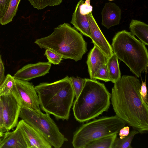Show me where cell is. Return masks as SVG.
Returning <instances> with one entry per match:
<instances>
[{
  "label": "cell",
  "instance_id": "obj_1",
  "mask_svg": "<svg viewBox=\"0 0 148 148\" xmlns=\"http://www.w3.org/2000/svg\"><path fill=\"white\" fill-rule=\"evenodd\" d=\"M111 103L116 115L140 134L148 131V104L140 94L141 83L136 77L124 75L114 83Z\"/></svg>",
  "mask_w": 148,
  "mask_h": 148
},
{
  "label": "cell",
  "instance_id": "obj_2",
  "mask_svg": "<svg viewBox=\"0 0 148 148\" xmlns=\"http://www.w3.org/2000/svg\"><path fill=\"white\" fill-rule=\"evenodd\" d=\"M34 87L42 110L58 119H69L75 97L70 77L51 83H41Z\"/></svg>",
  "mask_w": 148,
  "mask_h": 148
},
{
  "label": "cell",
  "instance_id": "obj_3",
  "mask_svg": "<svg viewBox=\"0 0 148 148\" xmlns=\"http://www.w3.org/2000/svg\"><path fill=\"white\" fill-rule=\"evenodd\" d=\"M110 98L111 94L104 84L85 78L83 88L73 104L75 118L80 123L96 118L108 110Z\"/></svg>",
  "mask_w": 148,
  "mask_h": 148
},
{
  "label": "cell",
  "instance_id": "obj_4",
  "mask_svg": "<svg viewBox=\"0 0 148 148\" xmlns=\"http://www.w3.org/2000/svg\"><path fill=\"white\" fill-rule=\"evenodd\" d=\"M34 43L40 48L53 51L64 59L81 60L87 51V43L82 35L68 23L55 28L50 35L37 39Z\"/></svg>",
  "mask_w": 148,
  "mask_h": 148
},
{
  "label": "cell",
  "instance_id": "obj_5",
  "mask_svg": "<svg viewBox=\"0 0 148 148\" xmlns=\"http://www.w3.org/2000/svg\"><path fill=\"white\" fill-rule=\"evenodd\" d=\"M145 45L130 32L124 30L115 34L111 46L118 59L139 77L148 66V53Z\"/></svg>",
  "mask_w": 148,
  "mask_h": 148
},
{
  "label": "cell",
  "instance_id": "obj_6",
  "mask_svg": "<svg viewBox=\"0 0 148 148\" xmlns=\"http://www.w3.org/2000/svg\"><path fill=\"white\" fill-rule=\"evenodd\" d=\"M126 123L116 115L103 116L82 125L74 133L72 144L75 148H85L94 140L119 133Z\"/></svg>",
  "mask_w": 148,
  "mask_h": 148
},
{
  "label": "cell",
  "instance_id": "obj_7",
  "mask_svg": "<svg viewBox=\"0 0 148 148\" xmlns=\"http://www.w3.org/2000/svg\"><path fill=\"white\" fill-rule=\"evenodd\" d=\"M19 117L39 132L55 148L61 147L68 139L60 132L50 114L40 110L21 108Z\"/></svg>",
  "mask_w": 148,
  "mask_h": 148
},
{
  "label": "cell",
  "instance_id": "obj_8",
  "mask_svg": "<svg viewBox=\"0 0 148 148\" xmlns=\"http://www.w3.org/2000/svg\"><path fill=\"white\" fill-rule=\"evenodd\" d=\"M12 93L21 108L40 110L38 96L32 83L15 78Z\"/></svg>",
  "mask_w": 148,
  "mask_h": 148
},
{
  "label": "cell",
  "instance_id": "obj_9",
  "mask_svg": "<svg viewBox=\"0 0 148 148\" xmlns=\"http://www.w3.org/2000/svg\"><path fill=\"white\" fill-rule=\"evenodd\" d=\"M0 98L2 105L4 127L8 132L16 126L21 106L12 92Z\"/></svg>",
  "mask_w": 148,
  "mask_h": 148
},
{
  "label": "cell",
  "instance_id": "obj_10",
  "mask_svg": "<svg viewBox=\"0 0 148 148\" xmlns=\"http://www.w3.org/2000/svg\"><path fill=\"white\" fill-rule=\"evenodd\" d=\"M90 37L94 46L98 47L107 57L113 53L111 45L103 34L94 18L92 12L87 14Z\"/></svg>",
  "mask_w": 148,
  "mask_h": 148
},
{
  "label": "cell",
  "instance_id": "obj_11",
  "mask_svg": "<svg viewBox=\"0 0 148 148\" xmlns=\"http://www.w3.org/2000/svg\"><path fill=\"white\" fill-rule=\"evenodd\" d=\"M27 148H51V145L36 130L22 119L18 123Z\"/></svg>",
  "mask_w": 148,
  "mask_h": 148
},
{
  "label": "cell",
  "instance_id": "obj_12",
  "mask_svg": "<svg viewBox=\"0 0 148 148\" xmlns=\"http://www.w3.org/2000/svg\"><path fill=\"white\" fill-rule=\"evenodd\" d=\"M51 66V64L49 62L28 64L18 70L13 76L16 79L29 81L48 73Z\"/></svg>",
  "mask_w": 148,
  "mask_h": 148
},
{
  "label": "cell",
  "instance_id": "obj_13",
  "mask_svg": "<svg viewBox=\"0 0 148 148\" xmlns=\"http://www.w3.org/2000/svg\"><path fill=\"white\" fill-rule=\"evenodd\" d=\"M121 10L115 3H106L101 12L102 25L108 29L119 24L121 19Z\"/></svg>",
  "mask_w": 148,
  "mask_h": 148
},
{
  "label": "cell",
  "instance_id": "obj_14",
  "mask_svg": "<svg viewBox=\"0 0 148 148\" xmlns=\"http://www.w3.org/2000/svg\"><path fill=\"white\" fill-rule=\"evenodd\" d=\"M108 59L98 47L94 46L88 54L86 61L90 79H94L96 73L101 66L107 64Z\"/></svg>",
  "mask_w": 148,
  "mask_h": 148
},
{
  "label": "cell",
  "instance_id": "obj_15",
  "mask_svg": "<svg viewBox=\"0 0 148 148\" xmlns=\"http://www.w3.org/2000/svg\"><path fill=\"white\" fill-rule=\"evenodd\" d=\"M0 143V148H27V145L18 125L14 130L7 132Z\"/></svg>",
  "mask_w": 148,
  "mask_h": 148
},
{
  "label": "cell",
  "instance_id": "obj_16",
  "mask_svg": "<svg viewBox=\"0 0 148 148\" xmlns=\"http://www.w3.org/2000/svg\"><path fill=\"white\" fill-rule=\"evenodd\" d=\"M71 23L83 34L90 38L89 25L87 14L83 13L80 11L78 3L73 13Z\"/></svg>",
  "mask_w": 148,
  "mask_h": 148
},
{
  "label": "cell",
  "instance_id": "obj_17",
  "mask_svg": "<svg viewBox=\"0 0 148 148\" xmlns=\"http://www.w3.org/2000/svg\"><path fill=\"white\" fill-rule=\"evenodd\" d=\"M130 32L136 36L145 45H148V25L140 21L132 20L129 25Z\"/></svg>",
  "mask_w": 148,
  "mask_h": 148
},
{
  "label": "cell",
  "instance_id": "obj_18",
  "mask_svg": "<svg viewBox=\"0 0 148 148\" xmlns=\"http://www.w3.org/2000/svg\"><path fill=\"white\" fill-rule=\"evenodd\" d=\"M106 64L111 82L114 83L121 77L118 59L114 53L108 58Z\"/></svg>",
  "mask_w": 148,
  "mask_h": 148
},
{
  "label": "cell",
  "instance_id": "obj_19",
  "mask_svg": "<svg viewBox=\"0 0 148 148\" xmlns=\"http://www.w3.org/2000/svg\"><path fill=\"white\" fill-rule=\"evenodd\" d=\"M117 134H114L95 140L85 148H112Z\"/></svg>",
  "mask_w": 148,
  "mask_h": 148
},
{
  "label": "cell",
  "instance_id": "obj_20",
  "mask_svg": "<svg viewBox=\"0 0 148 148\" xmlns=\"http://www.w3.org/2000/svg\"><path fill=\"white\" fill-rule=\"evenodd\" d=\"M21 0H11L7 11L0 21L2 25H6L12 20L15 16Z\"/></svg>",
  "mask_w": 148,
  "mask_h": 148
},
{
  "label": "cell",
  "instance_id": "obj_21",
  "mask_svg": "<svg viewBox=\"0 0 148 148\" xmlns=\"http://www.w3.org/2000/svg\"><path fill=\"white\" fill-rule=\"evenodd\" d=\"M139 132L137 130L134 129L129 132L128 136L120 139L116 138L112 148H132L131 143L134 136Z\"/></svg>",
  "mask_w": 148,
  "mask_h": 148
},
{
  "label": "cell",
  "instance_id": "obj_22",
  "mask_svg": "<svg viewBox=\"0 0 148 148\" xmlns=\"http://www.w3.org/2000/svg\"><path fill=\"white\" fill-rule=\"evenodd\" d=\"M15 78L10 74H7L0 85V97L11 93L15 85Z\"/></svg>",
  "mask_w": 148,
  "mask_h": 148
},
{
  "label": "cell",
  "instance_id": "obj_23",
  "mask_svg": "<svg viewBox=\"0 0 148 148\" xmlns=\"http://www.w3.org/2000/svg\"><path fill=\"white\" fill-rule=\"evenodd\" d=\"M34 8L41 10L49 6H53L60 5L63 0H28Z\"/></svg>",
  "mask_w": 148,
  "mask_h": 148
},
{
  "label": "cell",
  "instance_id": "obj_24",
  "mask_svg": "<svg viewBox=\"0 0 148 148\" xmlns=\"http://www.w3.org/2000/svg\"><path fill=\"white\" fill-rule=\"evenodd\" d=\"M74 92L75 97L76 98L80 94L84 86L85 78L80 77H70Z\"/></svg>",
  "mask_w": 148,
  "mask_h": 148
},
{
  "label": "cell",
  "instance_id": "obj_25",
  "mask_svg": "<svg viewBox=\"0 0 148 148\" xmlns=\"http://www.w3.org/2000/svg\"><path fill=\"white\" fill-rule=\"evenodd\" d=\"M94 79L102 80L106 82L111 81L106 64L99 68L95 75Z\"/></svg>",
  "mask_w": 148,
  "mask_h": 148
},
{
  "label": "cell",
  "instance_id": "obj_26",
  "mask_svg": "<svg viewBox=\"0 0 148 148\" xmlns=\"http://www.w3.org/2000/svg\"><path fill=\"white\" fill-rule=\"evenodd\" d=\"M44 55L48 60V62L54 64H59L64 59L61 55L50 50L46 49Z\"/></svg>",
  "mask_w": 148,
  "mask_h": 148
},
{
  "label": "cell",
  "instance_id": "obj_27",
  "mask_svg": "<svg viewBox=\"0 0 148 148\" xmlns=\"http://www.w3.org/2000/svg\"><path fill=\"white\" fill-rule=\"evenodd\" d=\"M140 92L143 101L145 103L148 104L147 88L145 81H142Z\"/></svg>",
  "mask_w": 148,
  "mask_h": 148
},
{
  "label": "cell",
  "instance_id": "obj_28",
  "mask_svg": "<svg viewBox=\"0 0 148 148\" xmlns=\"http://www.w3.org/2000/svg\"><path fill=\"white\" fill-rule=\"evenodd\" d=\"M11 0H0V21L6 12Z\"/></svg>",
  "mask_w": 148,
  "mask_h": 148
},
{
  "label": "cell",
  "instance_id": "obj_29",
  "mask_svg": "<svg viewBox=\"0 0 148 148\" xmlns=\"http://www.w3.org/2000/svg\"><path fill=\"white\" fill-rule=\"evenodd\" d=\"M0 132L3 133L6 132L4 125L2 105L0 98Z\"/></svg>",
  "mask_w": 148,
  "mask_h": 148
},
{
  "label": "cell",
  "instance_id": "obj_30",
  "mask_svg": "<svg viewBox=\"0 0 148 148\" xmlns=\"http://www.w3.org/2000/svg\"><path fill=\"white\" fill-rule=\"evenodd\" d=\"M5 77L4 65L0 54V85L4 80Z\"/></svg>",
  "mask_w": 148,
  "mask_h": 148
},
{
  "label": "cell",
  "instance_id": "obj_31",
  "mask_svg": "<svg viewBox=\"0 0 148 148\" xmlns=\"http://www.w3.org/2000/svg\"><path fill=\"white\" fill-rule=\"evenodd\" d=\"M130 127L128 126H124L119 132V138L122 139L128 136L129 133Z\"/></svg>",
  "mask_w": 148,
  "mask_h": 148
},
{
  "label": "cell",
  "instance_id": "obj_32",
  "mask_svg": "<svg viewBox=\"0 0 148 148\" xmlns=\"http://www.w3.org/2000/svg\"><path fill=\"white\" fill-rule=\"evenodd\" d=\"M3 133L0 132V138H1L3 136Z\"/></svg>",
  "mask_w": 148,
  "mask_h": 148
},
{
  "label": "cell",
  "instance_id": "obj_33",
  "mask_svg": "<svg viewBox=\"0 0 148 148\" xmlns=\"http://www.w3.org/2000/svg\"><path fill=\"white\" fill-rule=\"evenodd\" d=\"M109 0V1H112V0Z\"/></svg>",
  "mask_w": 148,
  "mask_h": 148
}]
</instances>
